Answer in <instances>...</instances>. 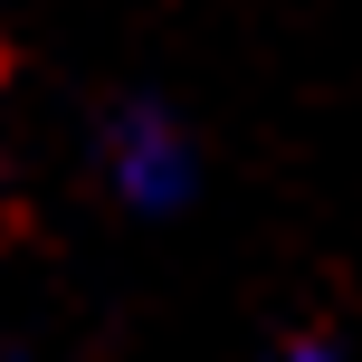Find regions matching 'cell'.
<instances>
[{"mask_svg":"<svg viewBox=\"0 0 362 362\" xmlns=\"http://www.w3.org/2000/svg\"><path fill=\"white\" fill-rule=\"evenodd\" d=\"M267 362H344V353H325V344H286V353H267Z\"/></svg>","mask_w":362,"mask_h":362,"instance_id":"7a4b0ae2","label":"cell"},{"mask_svg":"<svg viewBox=\"0 0 362 362\" xmlns=\"http://www.w3.org/2000/svg\"><path fill=\"white\" fill-rule=\"evenodd\" d=\"M95 181H105L134 219H172L181 200L200 191V153H191V134H181L163 105L134 95V105H115L105 124H95Z\"/></svg>","mask_w":362,"mask_h":362,"instance_id":"6da1fadb","label":"cell"}]
</instances>
